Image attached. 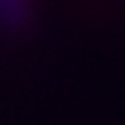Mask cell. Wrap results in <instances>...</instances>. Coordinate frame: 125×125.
Instances as JSON below:
<instances>
[{
	"label": "cell",
	"mask_w": 125,
	"mask_h": 125,
	"mask_svg": "<svg viewBox=\"0 0 125 125\" xmlns=\"http://www.w3.org/2000/svg\"><path fill=\"white\" fill-rule=\"evenodd\" d=\"M23 13H25L23 0H0V15H3V18L20 20V15H23Z\"/></svg>",
	"instance_id": "obj_1"
}]
</instances>
